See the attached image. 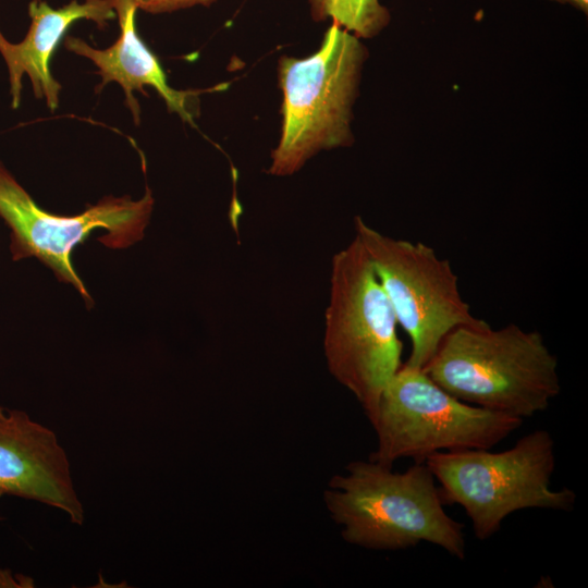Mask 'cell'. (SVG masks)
I'll list each match as a JSON object with an SVG mask.
<instances>
[{
    "mask_svg": "<svg viewBox=\"0 0 588 588\" xmlns=\"http://www.w3.org/2000/svg\"><path fill=\"white\" fill-rule=\"evenodd\" d=\"M348 543L373 550H404L428 542L463 560L464 525L449 516L437 480L425 462L405 471L373 461H354L323 494Z\"/></svg>",
    "mask_w": 588,
    "mask_h": 588,
    "instance_id": "6da1fadb",
    "label": "cell"
},
{
    "mask_svg": "<svg viewBox=\"0 0 588 588\" xmlns=\"http://www.w3.org/2000/svg\"><path fill=\"white\" fill-rule=\"evenodd\" d=\"M558 367L540 332L488 323L452 330L422 369L458 400L524 420L560 394Z\"/></svg>",
    "mask_w": 588,
    "mask_h": 588,
    "instance_id": "7a4b0ae2",
    "label": "cell"
},
{
    "mask_svg": "<svg viewBox=\"0 0 588 588\" xmlns=\"http://www.w3.org/2000/svg\"><path fill=\"white\" fill-rule=\"evenodd\" d=\"M397 320L356 236L331 260L323 352L329 372L360 404L371 426L381 395L402 366Z\"/></svg>",
    "mask_w": 588,
    "mask_h": 588,
    "instance_id": "3957f363",
    "label": "cell"
},
{
    "mask_svg": "<svg viewBox=\"0 0 588 588\" xmlns=\"http://www.w3.org/2000/svg\"><path fill=\"white\" fill-rule=\"evenodd\" d=\"M366 59L360 39L335 23L315 53L279 58L282 125L269 174L292 175L319 151L353 144L352 109Z\"/></svg>",
    "mask_w": 588,
    "mask_h": 588,
    "instance_id": "277c9868",
    "label": "cell"
},
{
    "mask_svg": "<svg viewBox=\"0 0 588 588\" xmlns=\"http://www.w3.org/2000/svg\"><path fill=\"white\" fill-rule=\"evenodd\" d=\"M433 474L444 505L457 504L475 537L495 535L512 513L526 509L572 511L576 493L551 487L554 440L544 429L522 437L512 448L439 452L424 461Z\"/></svg>",
    "mask_w": 588,
    "mask_h": 588,
    "instance_id": "5b68a950",
    "label": "cell"
},
{
    "mask_svg": "<svg viewBox=\"0 0 588 588\" xmlns=\"http://www.w3.org/2000/svg\"><path fill=\"white\" fill-rule=\"evenodd\" d=\"M523 424L509 414L468 404L437 384L422 368L402 364L380 399L377 449L369 460L392 466L424 462L439 452L491 449Z\"/></svg>",
    "mask_w": 588,
    "mask_h": 588,
    "instance_id": "8992f818",
    "label": "cell"
},
{
    "mask_svg": "<svg viewBox=\"0 0 588 588\" xmlns=\"http://www.w3.org/2000/svg\"><path fill=\"white\" fill-rule=\"evenodd\" d=\"M354 229L397 324L411 340L405 364L424 368L452 330L488 324L471 314L450 261L431 246L380 233L359 216L354 218Z\"/></svg>",
    "mask_w": 588,
    "mask_h": 588,
    "instance_id": "52a82bcc",
    "label": "cell"
},
{
    "mask_svg": "<svg viewBox=\"0 0 588 588\" xmlns=\"http://www.w3.org/2000/svg\"><path fill=\"white\" fill-rule=\"evenodd\" d=\"M155 199L147 186L139 199L106 196L74 216L41 209L0 161V218L10 229V253L14 261L36 258L57 279L72 285L93 305V298L71 262V253L94 230L103 229L100 243L122 249L143 240Z\"/></svg>",
    "mask_w": 588,
    "mask_h": 588,
    "instance_id": "ba28073f",
    "label": "cell"
},
{
    "mask_svg": "<svg viewBox=\"0 0 588 588\" xmlns=\"http://www.w3.org/2000/svg\"><path fill=\"white\" fill-rule=\"evenodd\" d=\"M40 502L84 523L66 452L57 434L21 409L0 406V497Z\"/></svg>",
    "mask_w": 588,
    "mask_h": 588,
    "instance_id": "9c48e42d",
    "label": "cell"
},
{
    "mask_svg": "<svg viewBox=\"0 0 588 588\" xmlns=\"http://www.w3.org/2000/svg\"><path fill=\"white\" fill-rule=\"evenodd\" d=\"M119 20L120 35L110 47L97 49L79 37L65 36L66 50L90 60L98 69L101 82L96 93L112 82L118 83L125 96V106L132 113L134 123L140 124V106L135 93L145 94L150 86L163 99L167 109L176 113L183 122L195 125L198 96L210 89L177 90L168 84L166 73L157 56L147 47L136 27L137 5L134 0H111Z\"/></svg>",
    "mask_w": 588,
    "mask_h": 588,
    "instance_id": "30bf717a",
    "label": "cell"
},
{
    "mask_svg": "<svg viewBox=\"0 0 588 588\" xmlns=\"http://www.w3.org/2000/svg\"><path fill=\"white\" fill-rule=\"evenodd\" d=\"M30 24L20 42H11L0 30V54L5 62L12 109H17L22 99V79L26 75L37 99H45L50 111L59 107L61 84L50 71V60L69 27L79 20H87L105 29L115 19L111 0H71L53 9L45 0L28 3Z\"/></svg>",
    "mask_w": 588,
    "mask_h": 588,
    "instance_id": "8fae6325",
    "label": "cell"
},
{
    "mask_svg": "<svg viewBox=\"0 0 588 588\" xmlns=\"http://www.w3.org/2000/svg\"><path fill=\"white\" fill-rule=\"evenodd\" d=\"M308 4L315 22L330 20L359 39L377 36L391 20L379 0H308Z\"/></svg>",
    "mask_w": 588,
    "mask_h": 588,
    "instance_id": "7c38bea8",
    "label": "cell"
},
{
    "mask_svg": "<svg viewBox=\"0 0 588 588\" xmlns=\"http://www.w3.org/2000/svg\"><path fill=\"white\" fill-rule=\"evenodd\" d=\"M218 0H134L138 10L150 14L172 13L193 7H210Z\"/></svg>",
    "mask_w": 588,
    "mask_h": 588,
    "instance_id": "4fadbf2b",
    "label": "cell"
},
{
    "mask_svg": "<svg viewBox=\"0 0 588 588\" xmlns=\"http://www.w3.org/2000/svg\"><path fill=\"white\" fill-rule=\"evenodd\" d=\"M552 1H556L561 4H569L580 10L585 14L588 13V0H552Z\"/></svg>",
    "mask_w": 588,
    "mask_h": 588,
    "instance_id": "5bb4252c",
    "label": "cell"
},
{
    "mask_svg": "<svg viewBox=\"0 0 588 588\" xmlns=\"http://www.w3.org/2000/svg\"><path fill=\"white\" fill-rule=\"evenodd\" d=\"M2 519H3V517H2V516H0V520H2Z\"/></svg>",
    "mask_w": 588,
    "mask_h": 588,
    "instance_id": "9a60e30c",
    "label": "cell"
}]
</instances>
